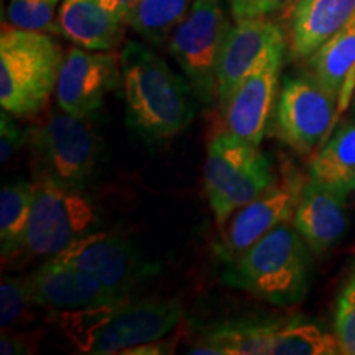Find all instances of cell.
<instances>
[{
	"mask_svg": "<svg viewBox=\"0 0 355 355\" xmlns=\"http://www.w3.org/2000/svg\"><path fill=\"white\" fill-rule=\"evenodd\" d=\"M339 119V104L313 74H288L279 86L273 132L300 155L316 153Z\"/></svg>",
	"mask_w": 355,
	"mask_h": 355,
	"instance_id": "cell-9",
	"label": "cell"
},
{
	"mask_svg": "<svg viewBox=\"0 0 355 355\" xmlns=\"http://www.w3.org/2000/svg\"><path fill=\"white\" fill-rule=\"evenodd\" d=\"M37 345L33 344V337L28 334H12L2 332L0 337V354L2 355H19L32 354Z\"/></svg>",
	"mask_w": 355,
	"mask_h": 355,
	"instance_id": "cell-30",
	"label": "cell"
},
{
	"mask_svg": "<svg viewBox=\"0 0 355 355\" xmlns=\"http://www.w3.org/2000/svg\"><path fill=\"white\" fill-rule=\"evenodd\" d=\"M283 2L285 0H229V7L234 20L259 19L278 10Z\"/></svg>",
	"mask_w": 355,
	"mask_h": 355,
	"instance_id": "cell-29",
	"label": "cell"
},
{
	"mask_svg": "<svg viewBox=\"0 0 355 355\" xmlns=\"http://www.w3.org/2000/svg\"><path fill=\"white\" fill-rule=\"evenodd\" d=\"M180 300H130L94 308L61 311L58 324L83 354H123L137 345L166 337L181 322Z\"/></svg>",
	"mask_w": 355,
	"mask_h": 355,
	"instance_id": "cell-2",
	"label": "cell"
},
{
	"mask_svg": "<svg viewBox=\"0 0 355 355\" xmlns=\"http://www.w3.org/2000/svg\"><path fill=\"white\" fill-rule=\"evenodd\" d=\"M101 2L104 3L105 7H109L110 10L117 12L119 15H122L123 19L127 20L128 13H130L133 6H135L139 0H101Z\"/></svg>",
	"mask_w": 355,
	"mask_h": 355,
	"instance_id": "cell-32",
	"label": "cell"
},
{
	"mask_svg": "<svg viewBox=\"0 0 355 355\" xmlns=\"http://www.w3.org/2000/svg\"><path fill=\"white\" fill-rule=\"evenodd\" d=\"M272 159L232 132H219L207 146L204 189L222 229L241 207L273 183Z\"/></svg>",
	"mask_w": 355,
	"mask_h": 355,
	"instance_id": "cell-6",
	"label": "cell"
},
{
	"mask_svg": "<svg viewBox=\"0 0 355 355\" xmlns=\"http://www.w3.org/2000/svg\"><path fill=\"white\" fill-rule=\"evenodd\" d=\"M347 217V194L309 176L291 222L314 254H324L343 241Z\"/></svg>",
	"mask_w": 355,
	"mask_h": 355,
	"instance_id": "cell-16",
	"label": "cell"
},
{
	"mask_svg": "<svg viewBox=\"0 0 355 355\" xmlns=\"http://www.w3.org/2000/svg\"><path fill=\"white\" fill-rule=\"evenodd\" d=\"M28 141V128H20L7 110L0 114V162L10 163L20 148Z\"/></svg>",
	"mask_w": 355,
	"mask_h": 355,
	"instance_id": "cell-28",
	"label": "cell"
},
{
	"mask_svg": "<svg viewBox=\"0 0 355 355\" xmlns=\"http://www.w3.org/2000/svg\"><path fill=\"white\" fill-rule=\"evenodd\" d=\"M313 74L339 104V117L355 94V15L308 58Z\"/></svg>",
	"mask_w": 355,
	"mask_h": 355,
	"instance_id": "cell-19",
	"label": "cell"
},
{
	"mask_svg": "<svg viewBox=\"0 0 355 355\" xmlns=\"http://www.w3.org/2000/svg\"><path fill=\"white\" fill-rule=\"evenodd\" d=\"M311 248L291 220L230 261L229 282L275 306H295L309 291Z\"/></svg>",
	"mask_w": 355,
	"mask_h": 355,
	"instance_id": "cell-3",
	"label": "cell"
},
{
	"mask_svg": "<svg viewBox=\"0 0 355 355\" xmlns=\"http://www.w3.org/2000/svg\"><path fill=\"white\" fill-rule=\"evenodd\" d=\"M37 176L83 188L92 180L101 157V140L92 117H76L53 109L28 127V141Z\"/></svg>",
	"mask_w": 355,
	"mask_h": 355,
	"instance_id": "cell-5",
	"label": "cell"
},
{
	"mask_svg": "<svg viewBox=\"0 0 355 355\" xmlns=\"http://www.w3.org/2000/svg\"><path fill=\"white\" fill-rule=\"evenodd\" d=\"M283 61L285 58L252 74L222 105L227 130L254 146H260L272 121L282 86Z\"/></svg>",
	"mask_w": 355,
	"mask_h": 355,
	"instance_id": "cell-14",
	"label": "cell"
},
{
	"mask_svg": "<svg viewBox=\"0 0 355 355\" xmlns=\"http://www.w3.org/2000/svg\"><path fill=\"white\" fill-rule=\"evenodd\" d=\"M61 0H8L7 25L28 32L60 35L58 10Z\"/></svg>",
	"mask_w": 355,
	"mask_h": 355,
	"instance_id": "cell-25",
	"label": "cell"
},
{
	"mask_svg": "<svg viewBox=\"0 0 355 355\" xmlns=\"http://www.w3.org/2000/svg\"><path fill=\"white\" fill-rule=\"evenodd\" d=\"M121 83V55L73 46L64 53L56 84V105L76 117H94Z\"/></svg>",
	"mask_w": 355,
	"mask_h": 355,
	"instance_id": "cell-13",
	"label": "cell"
},
{
	"mask_svg": "<svg viewBox=\"0 0 355 355\" xmlns=\"http://www.w3.org/2000/svg\"><path fill=\"white\" fill-rule=\"evenodd\" d=\"M306 181L308 178L301 175L291 163L279 166L273 183L254 201L234 212L220 229L222 241L217 245L220 259L230 263L270 230L291 220Z\"/></svg>",
	"mask_w": 355,
	"mask_h": 355,
	"instance_id": "cell-10",
	"label": "cell"
},
{
	"mask_svg": "<svg viewBox=\"0 0 355 355\" xmlns=\"http://www.w3.org/2000/svg\"><path fill=\"white\" fill-rule=\"evenodd\" d=\"M176 345V337H162V339L152 340V343H146L137 347L128 349L123 352V355H163V354H171L173 349Z\"/></svg>",
	"mask_w": 355,
	"mask_h": 355,
	"instance_id": "cell-31",
	"label": "cell"
},
{
	"mask_svg": "<svg viewBox=\"0 0 355 355\" xmlns=\"http://www.w3.org/2000/svg\"><path fill=\"white\" fill-rule=\"evenodd\" d=\"M48 260L92 275L127 300L137 283L152 273V266L141 260L130 242L119 234L101 230L78 239Z\"/></svg>",
	"mask_w": 355,
	"mask_h": 355,
	"instance_id": "cell-12",
	"label": "cell"
},
{
	"mask_svg": "<svg viewBox=\"0 0 355 355\" xmlns=\"http://www.w3.org/2000/svg\"><path fill=\"white\" fill-rule=\"evenodd\" d=\"M283 321L241 319L217 324L189 349L193 355H268Z\"/></svg>",
	"mask_w": 355,
	"mask_h": 355,
	"instance_id": "cell-20",
	"label": "cell"
},
{
	"mask_svg": "<svg viewBox=\"0 0 355 355\" xmlns=\"http://www.w3.org/2000/svg\"><path fill=\"white\" fill-rule=\"evenodd\" d=\"M193 3L194 0H139L128 13L127 25L148 43L163 44Z\"/></svg>",
	"mask_w": 355,
	"mask_h": 355,
	"instance_id": "cell-23",
	"label": "cell"
},
{
	"mask_svg": "<svg viewBox=\"0 0 355 355\" xmlns=\"http://www.w3.org/2000/svg\"><path fill=\"white\" fill-rule=\"evenodd\" d=\"M309 176L347 196L355 191V119L332 130L311 158Z\"/></svg>",
	"mask_w": 355,
	"mask_h": 355,
	"instance_id": "cell-21",
	"label": "cell"
},
{
	"mask_svg": "<svg viewBox=\"0 0 355 355\" xmlns=\"http://www.w3.org/2000/svg\"><path fill=\"white\" fill-rule=\"evenodd\" d=\"M230 26L224 0H194L168 40V51L204 104L217 97V63Z\"/></svg>",
	"mask_w": 355,
	"mask_h": 355,
	"instance_id": "cell-8",
	"label": "cell"
},
{
	"mask_svg": "<svg viewBox=\"0 0 355 355\" xmlns=\"http://www.w3.org/2000/svg\"><path fill=\"white\" fill-rule=\"evenodd\" d=\"M28 283L37 306L55 311H76L127 301L92 275L53 260H46L30 275Z\"/></svg>",
	"mask_w": 355,
	"mask_h": 355,
	"instance_id": "cell-15",
	"label": "cell"
},
{
	"mask_svg": "<svg viewBox=\"0 0 355 355\" xmlns=\"http://www.w3.org/2000/svg\"><path fill=\"white\" fill-rule=\"evenodd\" d=\"M33 204V183L12 181L0 193V243L3 260L20 254Z\"/></svg>",
	"mask_w": 355,
	"mask_h": 355,
	"instance_id": "cell-22",
	"label": "cell"
},
{
	"mask_svg": "<svg viewBox=\"0 0 355 355\" xmlns=\"http://www.w3.org/2000/svg\"><path fill=\"white\" fill-rule=\"evenodd\" d=\"M352 115H354V119H355V94H354V99H352Z\"/></svg>",
	"mask_w": 355,
	"mask_h": 355,
	"instance_id": "cell-33",
	"label": "cell"
},
{
	"mask_svg": "<svg viewBox=\"0 0 355 355\" xmlns=\"http://www.w3.org/2000/svg\"><path fill=\"white\" fill-rule=\"evenodd\" d=\"M33 300L28 278L3 277L0 283V326L2 331L25 326L35 318Z\"/></svg>",
	"mask_w": 355,
	"mask_h": 355,
	"instance_id": "cell-26",
	"label": "cell"
},
{
	"mask_svg": "<svg viewBox=\"0 0 355 355\" xmlns=\"http://www.w3.org/2000/svg\"><path fill=\"white\" fill-rule=\"evenodd\" d=\"M343 354L336 334L324 331L304 318L283 321L272 345V355H336Z\"/></svg>",
	"mask_w": 355,
	"mask_h": 355,
	"instance_id": "cell-24",
	"label": "cell"
},
{
	"mask_svg": "<svg viewBox=\"0 0 355 355\" xmlns=\"http://www.w3.org/2000/svg\"><path fill=\"white\" fill-rule=\"evenodd\" d=\"M334 334L337 336L343 354L355 355V263L337 295Z\"/></svg>",
	"mask_w": 355,
	"mask_h": 355,
	"instance_id": "cell-27",
	"label": "cell"
},
{
	"mask_svg": "<svg viewBox=\"0 0 355 355\" xmlns=\"http://www.w3.org/2000/svg\"><path fill=\"white\" fill-rule=\"evenodd\" d=\"M286 33L277 21L259 19L235 20L222 43L217 63V99L224 105L241 84L285 58Z\"/></svg>",
	"mask_w": 355,
	"mask_h": 355,
	"instance_id": "cell-11",
	"label": "cell"
},
{
	"mask_svg": "<svg viewBox=\"0 0 355 355\" xmlns=\"http://www.w3.org/2000/svg\"><path fill=\"white\" fill-rule=\"evenodd\" d=\"M127 20L101 0H61L58 10L60 35L74 46L112 51L122 43Z\"/></svg>",
	"mask_w": 355,
	"mask_h": 355,
	"instance_id": "cell-18",
	"label": "cell"
},
{
	"mask_svg": "<svg viewBox=\"0 0 355 355\" xmlns=\"http://www.w3.org/2000/svg\"><path fill=\"white\" fill-rule=\"evenodd\" d=\"M99 222V209L83 188L37 176L21 252L30 257L53 259L78 239L94 232Z\"/></svg>",
	"mask_w": 355,
	"mask_h": 355,
	"instance_id": "cell-7",
	"label": "cell"
},
{
	"mask_svg": "<svg viewBox=\"0 0 355 355\" xmlns=\"http://www.w3.org/2000/svg\"><path fill=\"white\" fill-rule=\"evenodd\" d=\"M63 50L50 33L2 26L0 105L13 117H33L56 91Z\"/></svg>",
	"mask_w": 355,
	"mask_h": 355,
	"instance_id": "cell-4",
	"label": "cell"
},
{
	"mask_svg": "<svg viewBox=\"0 0 355 355\" xmlns=\"http://www.w3.org/2000/svg\"><path fill=\"white\" fill-rule=\"evenodd\" d=\"M121 84L127 121L146 140H168L194 117L193 87L165 60L139 42L121 51Z\"/></svg>",
	"mask_w": 355,
	"mask_h": 355,
	"instance_id": "cell-1",
	"label": "cell"
},
{
	"mask_svg": "<svg viewBox=\"0 0 355 355\" xmlns=\"http://www.w3.org/2000/svg\"><path fill=\"white\" fill-rule=\"evenodd\" d=\"M355 15V0H298L288 17V50L308 60Z\"/></svg>",
	"mask_w": 355,
	"mask_h": 355,
	"instance_id": "cell-17",
	"label": "cell"
}]
</instances>
